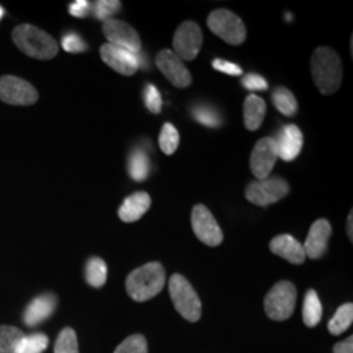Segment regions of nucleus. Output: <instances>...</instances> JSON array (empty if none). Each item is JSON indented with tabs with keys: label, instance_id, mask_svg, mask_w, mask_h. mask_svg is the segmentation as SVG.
Listing matches in <instances>:
<instances>
[{
	"label": "nucleus",
	"instance_id": "1",
	"mask_svg": "<svg viewBox=\"0 0 353 353\" xmlns=\"http://www.w3.org/2000/svg\"><path fill=\"white\" fill-rule=\"evenodd\" d=\"M166 272L159 262L135 268L126 279L127 294L137 303H145L164 290Z\"/></svg>",
	"mask_w": 353,
	"mask_h": 353
},
{
	"label": "nucleus",
	"instance_id": "2",
	"mask_svg": "<svg viewBox=\"0 0 353 353\" xmlns=\"http://www.w3.org/2000/svg\"><path fill=\"white\" fill-rule=\"evenodd\" d=\"M310 67L314 84L322 94H334L341 88L343 65L336 51L327 46L316 48Z\"/></svg>",
	"mask_w": 353,
	"mask_h": 353
},
{
	"label": "nucleus",
	"instance_id": "3",
	"mask_svg": "<svg viewBox=\"0 0 353 353\" xmlns=\"http://www.w3.org/2000/svg\"><path fill=\"white\" fill-rule=\"evenodd\" d=\"M12 39L19 50L38 61H50L59 51L58 42L49 33L32 24L16 26Z\"/></svg>",
	"mask_w": 353,
	"mask_h": 353
},
{
	"label": "nucleus",
	"instance_id": "4",
	"mask_svg": "<svg viewBox=\"0 0 353 353\" xmlns=\"http://www.w3.org/2000/svg\"><path fill=\"white\" fill-rule=\"evenodd\" d=\"M169 294L176 312L186 321L195 323L202 316V303L189 280L174 274L169 280Z\"/></svg>",
	"mask_w": 353,
	"mask_h": 353
},
{
	"label": "nucleus",
	"instance_id": "5",
	"mask_svg": "<svg viewBox=\"0 0 353 353\" xmlns=\"http://www.w3.org/2000/svg\"><path fill=\"white\" fill-rule=\"evenodd\" d=\"M297 290L293 283L281 280L276 283L265 297V312L272 321H287L294 312Z\"/></svg>",
	"mask_w": 353,
	"mask_h": 353
},
{
	"label": "nucleus",
	"instance_id": "6",
	"mask_svg": "<svg viewBox=\"0 0 353 353\" xmlns=\"http://www.w3.org/2000/svg\"><path fill=\"white\" fill-rule=\"evenodd\" d=\"M210 30L229 45L239 46L246 41V26L236 13L228 10H216L207 19Z\"/></svg>",
	"mask_w": 353,
	"mask_h": 353
},
{
	"label": "nucleus",
	"instance_id": "7",
	"mask_svg": "<svg viewBox=\"0 0 353 353\" xmlns=\"http://www.w3.org/2000/svg\"><path fill=\"white\" fill-rule=\"evenodd\" d=\"M290 194V185L280 176H268L262 181L252 182L246 189V199L249 202L267 207L281 201Z\"/></svg>",
	"mask_w": 353,
	"mask_h": 353
},
{
	"label": "nucleus",
	"instance_id": "8",
	"mask_svg": "<svg viewBox=\"0 0 353 353\" xmlns=\"http://www.w3.org/2000/svg\"><path fill=\"white\" fill-rule=\"evenodd\" d=\"M0 101L12 106H32L38 101L37 89L21 77L0 76Z\"/></svg>",
	"mask_w": 353,
	"mask_h": 353
},
{
	"label": "nucleus",
	"instance_id": "9",
	"mask_svg": "<svg viewBox=\"0 0 353 353\" xmlns=\"http://www.w3.org/2000/svg\"><path fill=\"white\" fill-rule=\"evenodd\" d=\"M191 227L198 240L210 248L219 246L224 240L223 230L217 224L214 214L203 204H196L192 208Z\"/></svg>",
	"mask_w": 353,
	"mask_h": 353
},
{
	"label": "nucleus",
	"instance_id": "10",
	"mask_svg": "<svg viewBox=\"0 0 353 353\" xmlns=\"http://www.w3.org/2000/svg\"><path fill=\"white\" fill-rule=\"evenodd\" d=\"M202 29L196 23L186 21L178 26L173 38V51L179 59L194 61L202 49Z\"/></svg>",
	"mask_w": 353,
	"mask_h": 353
},
{
	"label": "nucleus",
	"instance_id": "11",
	"mask_svg": "<svg viewBox=\"0 0 353 353\" xmlns=\"http://www.w3.org/2000/svg\"><path fill=\"white\" fill-rule=\"evenodd\" d=\"M103 36L108 43L138 54L141 51V41L138 32L125 21L118 19H109L103 21L102 26Z\"/></svg>",
	"mask_w": 353,
	"mask_h": 353
},
{
	"label": "nucleus",
	"instance_id": "12",
	"mask_svg": "<svg viewBox=\"0 0 353 353\" xmlns=\"http://www.w3.org/2000/svg\"><path fill=\"white\" fill-rule=\"evenodd\" d=\"M278 157V148L272 138H263L254 145L250 156V169L258 181L270 176Z\"/></svg>",
	"mask_w": 353,
	"mask_h": 353
},
{
	"label": "nucleus",
	"instance_id": "13",
	"mask_svg": "<svg viewBox=\"0 0 353 353\" xmlns=\"http://www.w3.org/2000/svg\"><path fill=\"white\" fill-rule=\"evenodd\" d=\"M100 54L103 63L108 64L112 70L121 75L132 76L141 67L140 52L134 54L110 43H103Z\"/></svg>",
	"mask_w": 353,
	"mask_h": 353
},
{
	"label": "nucleus",
	"instance_id": "14",
	"mask_svg": "<svg viewBox=\"0 0 353 353\" xmlns=\"http://www.w3.org/2000/svg\"><path fill=\"white\" fill-rule=\"evenodd\" d=\"M156 65L161 74L176 88H188L192 83L188 67L174 54V51L164 49L156 57Z\"/></svg>",
	"mask_w": 353,
	"mask_h": 353
},
{
	"label": "nucleus",
	"instance_id": "15",
	"mask_svg": "<svg viewBox=\"0 0 353 353\" xmlns=\"http://www.w3.org/2000/svg\"><path fill=\"white\" fill-rule=\"evenodd\" d=\"M332 229L326 219H319L310 227L303 246L305 255L313 261L321 259L327 252L328 241Z\"/></svg>",
	"mask_w": 353,
	"mask_h": 353
},
{
	"label": "nucleus",
	"instance_id": "16",
	"mask_svg": "<svg viewBox=\"0 0 353 353\" xmlns=\"http://www.w3.org/2000/svg\"><path fill=\"white\" fill-rule=\"evenodd\" d=\"M275 140L278 156L285 163L296 160L303 150V132L296 125H287L280 130Z\"/></svg>",
	"mask_w": 353,
	"mask_h": 353
},
{
	"label": "nucleus",
	"instance_id": "17",
	"mask_svg": "<svg viewBox=\"0 0 353 353\" xmlns=\"http://www.w3.org/2000/svg\"><path fill=\"white\" fill-rule=\"evenodd\" d=\"M58 299L54 293H43L32 300L26 306L24 322L29 327H36L49 319L57 307Z\"/></svg>",
	"mask_w": 353,
	"mask_h": 353
},
{
	"label": "nucleus",
	"instance_id": "18",
	"mask_svg": "<svg viewBox=\"0 0 353 353\" xmlns=\"http://www.w3.org/2000/svg\"><path fill=\"white\" fill-rule=\"evenodd\" d=\"M270 250L292 265H301L306 259L303 245L290 234H280L272 239Z\"/></svg>",
	"mask_w": 353,
	"mask_h": 353
},
{
	"label": "nucleus",
	"instance_id": "19",
	"mask_svg": "<svg viewBox=\"0 0 353 353\" xmlns=\"http://www.w3.org/2000/svg\"><path fill=\"white\" fill-rule=\"evenodd\" d=\"M151 196L145 191H138L127 196L118 210V216L125 223H135L151 208Z\"/></svg>",
	"mask_w": 353,
	"mask_h": 353
},
{
	"label": "nucleus",
	"instance_id": "20",
	"mask_svg": "<svg viewBox=\"0 0 353 353\" xmlns=\"http://www.w3.org/2000/svg\"><path fill=\"white\" fill-rule=\"evenodd\" d=\"M267 105L265 100L256 94H249L243 103V122L249 131H255L262 126Z\"/></svg>",
	"mask_w": 353,
	"mask_h": 353
},
{
	"label": "nucleus",
	"instance_id": "21",
	"mask_svg": "<svg viewBox=\"0 0 353 353\" xmlns=\"http://www.w3.org/2000/svg\"><path fill=\"white\" fill-rule=\"evenodd\" d=\"M323 314V307L314 290H309L305 294L303 306V323L307 327H316L319 325Z\"/></svg>",
	"mask_w": 353,
	"mask_h": 353
},
{
	"label": "nucleus",
	"instance_id": "22",
	"mask_svg": "<svg viewBox=\"0 0 353 353\" xmlns=\"http://www.w3.org/2000/svg\"><path fill=\"white\" fill-rule=\"evenodd\" d=\"M127 169H128V174L134 181L137 182L145 181L151 172V161L148 154L141 150L132 152L128 157Z\"/></svg>",
	"mask_w": 353,
	"mask_h": 353
},
{
	"label": "nucleus",
	"instance_id": "23",
	"mask_svg": "<svg viewBox=\"0 0 353 353\" xmlns=\"http://www.w3.org/2000/svg\"><path fill=\"white\" fill-rule=\"evenodd\" d=\"M108 279V265L99 256H92L85 265V280L90 287L101 288Z\"/></svg>",
	"mask_w": 353,
	"mask_h": 353
},
{
	"label": "nucleus",
	"instance_id": "24",
	"mask_svg": "<svg viewBox=\"0 0 353 353\" xmlns=\"http://www.w3.org/2000/svg\"><path fill=\"white\" fill-rule=\"evenodd\" d=\"M353 322V305L351 303H344L336 310L335 316L328 322V331L338 336L351 327Z\"/></svg>",
	"mask_w": 353,
	"mask_h": 353
},
{
	"label": "nucleus",
	"instance_id": "25",
	"mask_svg": "<svg viewBox=\"0 0 353 353\" xmlns=\"http://www.w3.org/2000/svg\"><path fill=\"white\" fill-rule=\"evenodd\" d=\"M272 103L279 112L287 117H293L297 113L299 103L290 89L279 87L272 92Z\"/></svg>",
	"mask_w": 353,
	"mask_h": 353
},
{
	"label": "nucleus",
	"instance_id": "26",
	"mask_svg": "<svg viewBox=\"0 0 353 353\" xmlns=\"http://www.w3.org/2000/svg\"><path fill=\"white\" fill-rule=\"evenodd\" d=\"M26 334L13 326H0V353H16Z\"/></svg>",
	"mask_w": 353,
	"mask_h": 353
},
{
	"label": "nucleus",
	"instance_id": "27",
	"mask_svg": "<svg viewBox=\"0 0 353 353\" xmlns=\"http://www.w3.org/2000/svg\"><path fill=\"white\" fill-rule=\"evenodd\" d=\"M49 345L48 335L42 332H36L32 335H26L20 341L16 353H43Z\"/></svg>",
	"mask_w": 353,
	"mask_h": 353
},
{
	"label": "nucleus",
	"instance_id": "28",
	"mask_svg": "<svg viewBox=\"0 0 353 353\" xmlns=\"http://www.w3.org/2000/svg\"><path fill=\"white\" fill-rule=\"evenodd\" d=\"M54 353H79L77 335L74 328L65 327L59 332L54 345Z\"/></svg>",
	"mask_w": 353,
	"mask_h": 353
},
{
	"label": "nucleus",
	"instance_id": "29",
	"mask_svg": "<svg viewBox=\"0 0 353 353\" xmlns=\"http://www.w3.org/2000/svg\"><path fill=\"white\" fill-rule=\"evenodd\" d=\"M191 113H192L194 119L203 126L219 127L221 125V115L211 106L198 105V106L192 108Z\"/></svg>",
	"mask_w": 353,
	"mask_h": 353
},
{
	"label": "nucleus",
	"instance_id": "30",
	"mask_svg": "<svg viewBox=\"0 0 353 353\" xmlns=\"http://www.w3.org/2000/svg\"><path fill=\"white\" fill-rule=\"evenodd\" d=\"M159 144H160L161 151L168 156L173 154L176 151L178 144H179V135H178L176 127L173 126L172 123H165L163 126L161 134L159 137Z\"/></svg>",
	"mask_w": 353,
	"mask_h": 353
},
{
	"label": "nucleus",
	"instance_id": "31",
	"mask_svg": "<svg viewBox=\"0 0 353 353\" xmlns=\"http://www.w3.org/2000/svg\"><path fill=\"white\" fill-rule=\"evenodd\" d=\"M114 353H148V343L143 335L135 334L122 341Z\"/></svg>",
	"mask_w": 353,
	"mask_h": 353
},
{
	"label": "nucleus",
	"instance_id": "32",
	"mask_svg": "<svg viewBox=\"0 0 353 353\" xmlns=\"http://www.w3.org/2000/svg\"><path fill=\"white\" fill-rule=\"evenodd\" d=\"M121 8H122V3L118 0H99L92 6V11L94 13V16L102 21L113 19L112 16L119 12Z\"/></svg>",
	"mask_w": 353,
	"mask_h": 353
},
{
	"label": "nucleus",
	"instance_id": "33",
	"mask_svg": "<svg viewBox=\"0 0 353 353\" xmlns=\"http://www.w3.org/2000/svg\"><path fill=\"white\" fill-rule=\"evenodd\" d=\"M144 103L147 109L153 114L161 113L163 109V100L159 89L153 84H147L144 89Z\"/></svg>",
	"mask_w": 353,
	"mask_h": 353
},
{
	"label": "nucleus",
	"instance_id": "34",
	"mask_svg": "<svg viewBox=\"0 0 353 353\" xmlns=\"http://www.w3.org/2000/svg\"><path fill=\"white\" fill-rule=\"evenodd\" d=\"M62 46L67 52H75V54L88 50V45L76 33L64 34V37L62 38Z\"/></svg>",
	"mask_w": 353,
	"mask_h": 353
},
{
	"label": "nucleus",
	"instance_id": "35",
	"mask_svg": "<svg viewBox=\"0 0 353 353\" xmlns=\"http://www.w3.org/2000/svg\"><path fill=\"white\" fill-rule=\"evenodd\" d=\"M241 83L248 90H265V89H268V83L265 81V77H262L258 74H248V75L243 76Z\"/></svg>",
	"mask_w": 353,
	"mask_h": 353
},
{
	"label": "nucleus",
	"instance_id": "36",
	"mask_svg": "<svg viewBox=\"0 0 353 353\" xmlns=\"http://www.w3.org/2000/svg\"><path fill=\"white\" fill-rule=\"evenodd\" d=\"M212 65H214L216 71H220V72L227 74V75H242V68H241L239 64L229 62V61H225V59H214V62H212Z\"/></svg>",
	"mask_w": 353,
	"mask_h": 353
},
{
	"label": "nucleus",
	"instance_id": "37",
	"mask_svg": "<svg viewBox=\"0 0 353 353\" xmlns=\"http://www.w3.org/2000/svg\"><path fill=\"white\" fill-rule=\"evenodd\" d=\"M90 11H92V6L87 0H76L70 4V13L74 17H79V19L87 17Z\"/></svg>",
	"mask_w": 353,
	"mask_h": 353
},
{
	"label": "nucleus",
	"instance_id": "38",
	"mask_svg": "<svg viewBox=\"0 0 353 353\" xmlns=\"http://www.w3.org/2000/svg\"><path fill=\"white\" fill-rule=\"evenodd\" d=\"M334 353H353V336L348 339L336 343L334 345Z\"/></svg>",
	"mask_w": 353,
	"mask_h": 353
},
{
	"label": "nucleus",
	"instance_id": "39",
	"mask_svg": "<svg viewBox=\"0 0 353 353\" xmlns=\"http://www.w3.org/2000/svg\"><path fill=\"white\" fill-rule=\"evenodd\" d=\"M353 212L351 211V214L348 216V221H347V233H348V237L350 240L353 241Z\"/></svg>",
	"mask_w": 353,
	"mask_h": 353
},
{
	"label": "nucleus",
	"instance_id": "40",
	"mask_svg": "<svg viewBox=\"0 0 353 353\" xmlns=\"http://www.w3.org/2000/svg\"><path fill=\"white\" fill-rule=\"evenodd\" d=\"M3 13H4V11H3V8H1V7H0V19H1V17H3Z\"/></svg>",
	"mask_w": 353,
	"mask_h": 353
}]
</instances>
